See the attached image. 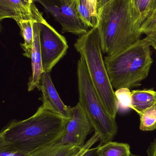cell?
Returning a JSON list of instances; mask_svg holds the SVG:
<instances>
[{
    "label": "cell",
    "instance_id": "obj_6",
    "mask_svg": "<svg viewBox=\"0 0 156 156\" xmlns=\"http://www.w3.org/2000/svg\"><path fill=\"white\" fill-rule=\"evenodd\" d=\"M36 2L59 23L62 33H71L79 37L89 31V27L78 16L74 0H36Z\"/></svg>",
    "mask_w": 156,
    "mask_h": 156
},
{
    "label": "cell",
    "instance_id": "obj_23",
    "mask_svg": "<svg viewBox=\"0 0 156 156\" xmlns=\"http://www.w3.org/2000/svg\"><path fill=\"white\" fill-rule=\"evenodd\" d=\"M144 39L156 50V31L147 35Z\"/></svg>",
    "mask_w": 156,
    "mask_h": 156
},
{
    "label": "cell",
    "instance_id": "obj_27",
    "mask_svg": "<svg viewBox=\"0 0 156 156\" xmlns=\"http://www.w3.org/2000/svg\"><path fill=\"white\" fill-rule=\"evenodd\" d=\"M156 9V0H152L150 6V14Z\"/></svg>",
    "mask_w": 156,
    "mask_h": 156
},
{
    "label": "cell",
    "instance_id": "obj_17",
    "mask_svg": "<svg viewBox=\"0 0 156 156\" xmlns=\"http://www.w3.org/2000/svg\"><path fill=\"white\" fill-rule=\"evenodd\" d=\"M82 147L58 142L54 144L51 149L43 156H73L78 153Z\"/></svg>",
    "mask_w": 156,
    "mask_h": 156
},
{
    "label": "cell",
    "instance_id": "obj_15",
    "mask_svg": "<svg viewBox=\"0 0 156 156\" xmlns=\"http://www.w3.org/2000/svg\"><path fill=\"white\" fill-rule=\"evenodd\" d=\"M140 129L152 131L156 129V104L139 113Z\"/></svg>",
    "mask_w": 156,
    "mask_h": 156
},
{
    "label": "cell",
    "instance_id": "obj_19",
    "mask_svg": "<svg viewBox=\"0 0 156 156\" xmlns=\"http://www.w3.org/2000/svg\"><path fill=\"white\" fill-rule=\"evenodd\" d=\"M156 31V9L151 13L141 26V34L147 35Z\"/></svg>",
    "mask_w": 156,
    "mask_h": 156
},
{
    "label": "cell",
    "instance_id": "obj_20",
    "mask_svg": "<svg viewBox=\"0 0 156 156\" xmlns=\"http://www.w3.org/2000/svg\"><path fill=\"white\" fill-rule=\"evenodd\" d=\"M136 8L140 13L143 22L150 14L152 0H134Z\"/></svg>",
    "mask_w": 156,
    "mask_h": 156
},
{
    "label": "cell",
    "instance_id": "obj_10",
    "mask_svg": "<svg viewBox=\"0 0 156 156\" xmlns=\"http://www.w3.org/2000/svg\"><path fill=\"white\" fill-rule=\"evenodd\" d=\"M42 96L39 100L45 108L67 119L73 116V107L64 104L60 97L51 80L50 72H44L40 80Z\"/></svg>",
    "mask_w": 156,
    "mask_h": 156
},
{
    "label": "cell",
    "instance_id": "obj_26",
    "mask_svg": "<svg viewBox=\"0 0 156 156\" xmlns=\"http://www.w3.org/2000/svg\"><path fill=\"white\" fill-rule=\"evenodd\" d=\"M111 0H97V10L98 12L101 8H102L105 4Z\"/></svg>",
    "mask_w": 156,
    "mask_h": 156
},
{
    "label": "cell",
    "instance_id": "obj_12",
    "mask_svg": "<svg viewBox=\"0 0 156 156\" xmlns=\"http://www.w3.org/2000/svg\"><path fill=\"white\" fill-rule=\"evenodd\" d=\"M156 104V91L153 89L134 90L132 91V110L138 114Z\"/></svg>",
    "mask_w": 156,
    "mask_h": 156
},
{
    "label": "cell",
    "instance_id": "obj_2",
    "mask_svg": "<svg viewBox=\"0 0 156 156\" xmlns=\"http://www.w3.org/2000/svg\"><path fill=\"white\" fill-rule=\"evenodd\" d=\"M102 51L113 56L140 41L143 23L134 0H111L98 12Z\"/></svg>",
    "mask_w": 156,
    "mask_h": 156
},
{
    "label": "cell",
    "instance_id": "obj_29",
    "mask_svg": "<svg viewBox=\"0 0 156 156\" xmlns=\"http://www.w3.org/2000/svg\"><path fill=\"white\" fill-rule=\"evenodd\" d=\"M35 2H36V0H35Z\"/></svg>",
    "mask_w": 156,
    "mask_h": 156
},
{
    "label": "cell",
    "instance_id": "obj_22",
    "mask_svg": "<svg viewBox=\"0 0 156 156\" xmlns=\"http://www.w3.org/2000/svg\"><path fill=\"white\" fill-rule=\"evenodd\" d=\"M86 4L93 16L99 20L97 10V0H86Z\"/></svg>",
    "mask_w": 156,
    "mask_h": 156
},
{
    "label": "cell",
    "instance_id": "obj_7",
    "mask_svg": "<svg viewBox=\"0 0 156 156\" xmlns=\"http://www.w3.org/2000/svg\"><path fill=\"white\" fill-rule=\"evenodd\" d=\"M38 23L43 72H50L66 55L68 46L66 38L45 20Z\"/></svg>",
    "mask_w": 156,
    "mask_h": 156
},
{
    "label": "cell",
    "instance_id": "obj_14",
    "mask_svg": "<svg viewBox=\"0 0 156 156\" xmlns=\"http://www.w3.org/2000/svg\"><path fill=\"white\" fill-rule=\"evenodd\" d=\"M97 154L100 156H131L132 154L128 144L112 141L98 146Z\"/></svg>",
    "mask_w": 156,
    "mask_h": 156
},
{
    "label": "cell",
    "instance_id": "obj_8",
    "mask_svg": "<svg viewBox=\"0 0 156 156\" xmlns=\"http://www.w3.org/2000/svg\"><path fill=\"white\" fill-rule=\"evenodd\" d=\"M73 116L69 120L65 134L59 142L63 144H72L82 147L93 128L79 104L73 107Z\"/></svg>",
    "mask_w": 156,
    "mask_h": 156
},
{
    "label": "cell",
    "instance_id": "obj_25",
    "mask_svg": "<svg viewBox=\"0 0 156 156\" xmlns=\"http://www.w3.org/2000/svg\"><path fill=\"white\" fill-rule=\"evenodd\" d=\"M98 147L95 148L88 149L82 156H100L97 154Z\"/></svg>",
    "mask_w": 156,
    "mask_h": 156
},
{
    "label": "cell",
    "instance_id": "obj_5",
    "mask_svg": "<svg viewBox=\"0 0 156 156\" xmlns=\"http://www.w3.org/2000/svg\"><path fill=\"white\" fill-rule=\"evenodd\" d=\"M79 103L100 138L102 146L112 141L118 132L115 119L107 114L92 82L82 57L77 64Z\"/></svg>",
    "mask_w": 156,
    "mask_h": 156
},
{
    "label": "cell",
    "instance_id": "obj_9",
    "mask_svg": "<svg viewBox=\"0 0 156 156\" xmlns=\"http://www.w3.org/2000/svg\"><path fill=\"white\" fill-rule=\"evenodd\" d=\"M34 2L35 0H0V20L9 18L16 23L30 20L42 23L45 18Z\"/></svg>",
    "mask_w": 156,
    "mask_h": 156
},
{
    "label": "cell",
    "instance_id": "obj_13",
    "mask_svg": "<svg viewBox=\"0 0 156 156\" xmlns=\"http://www.w3.org/2000/svg\"><path fill=\"white\" fill-rule=\"evenodd\" d=\"M34 23L33 20H21L16 23L20 29V34L24 38V43L21 44V48L24 50L23 55L31 58L34 42L33 26Z\"/></svg>",
    "mask_w": 156,
    "mask_h": 156
},
{
    "label": "cell",
    "instance_id": "obj_18",
    "mask_svg": "<svg viewBox=\"0 0 156 156\" xmlns=\"http://www.w3.org/2000/svg\"><path fill=\"white\" fill-rule=\"evenodd\" d=\"M118 106V111H126L132 109V91L130 89L122 88L114 91Z\"/></svg>",
    "mask_w": 156,
    "mask_h": 156
},
{
    "label": "cell",
    "instance_id": "obj_1",
    "mask_svg": "<svg viewBox=\"0 0 156 156\" xmlns=\"http://www.w3.org/2000/svg\"><path fill=\"white\" fill-rule=\"evenodd\" d=\"M69 120L41 105L31 117L13 120L2 130L0 152L24 156L58 143Z\"/></svg>",
    "mask_w": 156,
    "mask_h": 156
},
{
    "label": "cell",
    "instance_id": "obj_11",
    "mask_svg": "<svg viewBox=\"0 0 156 156\" xmlns=\"http://www.w3.org/2000/svg\"><path fill=\"white\" fill-rule=\"evenodd\" d=\"M33 30L34 42L31 58L32 72L27 83L29 92L32 91L36 88L40 90V80L44 72L39 43V27L38 23H34Z\"/></svg>",
    "mask_w": 156,
    "mask_h": 156
},
{
    "label": "cell",
    "instance_id": "obj_3",
    "mask_svg": "<svg viewBox=\"0 0 156 156\" xmlns=\"http://www.w3.org/2000/svg\"><path fill=\"white\" fill-rule=\"evenodd\" d=\"M150 47L143 38L116 55L104 57L113 88L130 89L141 85L153 63Z\"/></svg>",
    "mask_w": 156,
    "mask_h": 156
},
{
    "label": "cell",
    "instance_id": "obj_16",
    "mask_svg": "<svg viewBox=\"0 0 156 156\" xmlns=\"http://www.w3.org/2000/svg\"><path fill=\"white\" fill-rule=\"evenodd\" d=\"M78 16L82 23L88 27H96L99 24V21L91 13L86 4V0H74Z\"/></svg>",
    "mask_w": 156,
    "mask_h": 156
},
{
    "label": "cell",
    "instance_id": "obj_28",
    "mask_svg": "<svg viewBox=\"0 0 156 156\" xmlns=\"http://www.w3.org/2000/svg\"><path fill=\"white\" fill-rule=\"evenodd\" d=\"M131 156H139V155H136L133 154H131Z\"/></svg>",
    "mask_w": 156,
    "mask_h": 156
},
{
    "label": "cell",
    "instance_id": "obj_24",
    "mask_svg": "<svg viewBox=\"0 0 156 156\" xmlns=\"http://www.w3.org/2000/svg\"><path fill=\"white\" fill-rule=\"evenodd\" d=\"M147 153V156H156V138L149 145Z\"/></svg>",
    "mask_w": 156,
    "mask_h": 156
},
{
    "label": "cell",
    "instance_id": "obj_21",
    "mask_svg": "<svg viewBox=\"0 0 156 156\" xmlns=\"http://www.w3.org/2000/svg\"><path fill=\"white\" fill-rule=\"evenodd\" d=\"M99 140H100V138L99 135L96 133H94V134L93 135L91 138L88 142L85 143V145L82 147L81 150L73 156H82L85 153V152H86L88 149H90L93 145H94L96 142H98Z\"/></svg>",
    "mask_w": 156,
    "mask_h": 156
},
{
    "label": "cell",
    "instance_id": "obj_4",
    "mask_svg": "<svg viewBox=\"0 0 156 156\" xmlns=\"http://www.w3.org/2000/svg\"><path fill=\"white\" fill-rule=\"evenodd\" d=\"M74 46L84 59L92 82L105 111L115 119L118 104L103 58L98 26L79 37Z\"/></svg>",
    "mask_w": 156,
    "mask_h": 156
}]
</instances>
